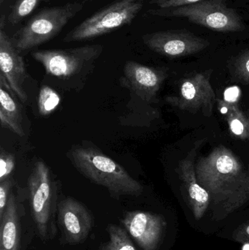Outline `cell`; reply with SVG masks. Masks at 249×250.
I'll return each instance as SVG.
<instances>
[{
    "label": "cell",
    "instance_id": "obj_1",
    "mask_svg": "<svg viewBox=\"0 0 249 250\" xmlns=\"http://www.w3.org/2000/svg\"><path fill=\"white\" fill-rule=\"evenodd\" d=\"M195 171L210 195L213 220H224L249 204V170L229 148H215L197 161Z\"/></svg>",
    "mask_w": 249,
    "mask_h": 250
},
{
    "label": "cell",
    "instance_id": "obj_2",
    "mask_svg": "<svg viewBox=\"0 0 249 250\" xmlns=\"http://www.w3.org/2000/svg\"><path fill=\"white\" fill-rule=\"evenodd\" d=\"M68 156L83 176L106 188L114 196H138L143 192L140 182L122 166L96 148L76 146L70 150Z\"/></svg>",
    "mask_w": 249,
    "mask_h": 250
},
{
    "label": "cell",
    "instance_id": "obj_3",
    "mask_svg": "<svg viewBox=\"0 0 249 250\" xmlns=\"http://www.w3.org/2000/svg\"><path fill=\"white\" fill-rule=\"evenodd\" d=\"M145 0H116L75 26L64 37V42L90 41L133 23Z\"/></svg>",
    "mask_w": 249,
    "mask_h": 250
},
{
    "label": "cell",
    "instance_id": "obj_4",
    "mask_svg": "<svg viewBox=\"0 0 249 250\" xmlns=\"http://www.w3.org/2000/svg\"><path fill=\"white\" fill-rule=\"evenodd\" d=\"M225 0H205L195 4L167 9H149L148 13L159 17L185 18L192 23L219 32H242L245 24L236 10Z\"/></svg>",
    "mask_w": 249,
    "mask_h": 250
},
{
    "label": "cell",
    "instance_id": "obj_5",
    "mask_svg": "<svg viewBox=\"0 0 249 250\" xmlns=\"http://www.w3.org/2000/svg\"><path fill=\"white\" fill-rule=\"evenodd\" d=\"M83 7L82 3L74 1L43 9L16 32L12 38L15 46L22 52L48 42L58 35Z\"/></svg>",
    "mask_w": 249,
    "mask_h": 250
},
{
    "label": "cell",
    "instance_id": "obj_6",
    "mask_svg": "<svg viewBox=\"0 0 249 250\" xmlns=\"http://www.w3.org/2000/svg\"><path fill=\"white\" fill-rule=\"evenodd\" d=\"M28 187L34 220L39 236L46 240L56 232L57 191L51 171L42 160L35 163Z\"/></svg>",
    "mask_w": 249,
    "mask_h": 250
},
{
    "label": "cell",
    "instance_id": "obj_7",
    "mask_svg": "<svg viewBox=\"0 0 249 250\" xmlns=\"http://www.w3.org/2000/svg\"><path fill=\"white\" fill-rule=\"evenodd\" d=\"M103 51L99 44L86 45L67 49L34 51L32 57L42 64L48 76L67 79L88 71Z\"/></svg>",
    "mask_w": 249,
    "mask_h": 250
},
{
    "label": "cell",
    "instance_id": "obj_8",
    "mask_svg": "<svg viewBox=\"0 0 249 250\" xmlns=\"http://www.w3.org/2000/svg\"><path fill=\"white\" fill-rule=\"evenodd\" d=\"M142 40L149 49L171 58L193 55L210 45L207 40L185 29L145 34L142 36Z\"/></svg>",
    "mask_w": 249,
    "mask_h": 250
},
{
    "label": "cell",
    "instance_id": "obj_9",
    "mask_svg": "<svg viewBox=\"0 0 249 250\" xmlns=\"http://www.w3.org/2000/svg\"><path fill=\"white\" fill-rule=\"evenodd\" d=\"M211 71L196 73L184 79L178 96L169 97L168 102L180 109L196 113L202 111L206 117L213 112L216 95L210 82Z\"/></svg>",
    "mask_w": 249,
    "mask_h": 250
},
{
    "label": "cell",
    "instance_id": "obj_10",
    "mask_svg": "<svg viewBox=\"0 0 249 250\" xmlns=\"http://www.w3.org/2000/svg\"><path fill=\"white\" fill-rule=\"evenodd\" d=\"M122 223L143 250H157L167 226L162 215L141 211L127 213Z\"/></svg>",
    "mask_w": 249,
    "mask_h": 250
},
{
    "label": "cell",
    "instance_id": "obj_11",
    "mask_svg": "<svg viewBox=\"0 0 249 250\" xmlns=\"http://www.w3.org/2000/svg\"><path fill=\"white\" fill-rule=\"evenodd\" d=\"M0 70L1 78L18 98L26 102L27 95L24 89L26 70L23 57L16 48L13 40L0 28Z\"/></svg>",
    "mask_w": 249,
    "mask_h": 250
},
{
    "label": "cell",
    "instance_id": "obj_12",
    "mask_svg": "<svg viewBox=\"0 0 249 250\" xmlns=\"http://www.w3.org/2000/svg\"><path fill=\"white\" fill-rule=\"evenodd\" d=\"M58 222L64 237L70 243H80L92 230V217L87 208L73 198L61 201L58 207Z\"/></svg>",
    "mask_w": 249,
    "mask_h": 250
},
{
    "label": "cell",
    "instance_id": "obj_13",
    "mask_svg": "<svg viewBox=\"0 0 249 250\" xmlns=\"http://www.w3.org/2000/svg\"><path fill=\"white\" fill-rule=\"evenodd\" d=\"M165 72L134 61L126 63L123 84L146 102L156 98L164 80Z\"/></svg>",
    "mask_w": 249,
    "mask_h": 250
},
{
    "label": "cell",
    "instance_id": "obj_14",
    "mask_svg": "<svg viewBox=\"0 0 249 250\" xmlns=\"http://www.w3.org/2000/svg\"><path fill=\"white\" fill-rule=\"evenodd\" d=\"M198 146L196 145L185 159L180 163L178 173L187 193V200L195 220H200L210 207L209 192L199 183L194 166V157Z\"/></svg>",
    "mask_w": 249,
    "mask_h": 250
},
{
    "label": "cell",
    "instance_id": "obj_15",
    "mask_svg": "<svg viewBox=\"0 0 249 250\" xmlns=\"http://www.w3.org/2000/svg\"><path fill=\"white\" fill-rule=\"evenodd\" d=\"M19 217L14 194L10 193L0 219V250H19Z\"/></svg>",
    "mask_w": 249,
    "mask_h": 250
},
{
    "label": "cell",
    "instance_id": "obj_16",
    "mask_svg": "<svg viewBox=\"0 0 249 250\" xmlns=\"http://www.w3.org/2000/svg\"><path fill=\"white\" fill-rule=\"evenodd\" d=\"M0 121L4 127L20 136L24 135L21 123V114L18 104L8 91L10 88L0 82Z\"/></svg>",
    "mask_w": 249,
    "mask_h": 250
},
{
    "label": "cell",
    "instance_id": "obj_17",
    "mask_svg": "<svg viewBox=\"0 0 249 250\" xmlns=\"http://www.w3.org/2000/svg\"><path fill=\"white\" fill-rule=\"evenodd\" d=\"M218 107L225 115L232 135L241 140H249V114L241 111L237 104L217 99Z\"/></svg>",
    "mask_w": 249,
    "mask_h": 250
},
{
    "label": "cell",
    "instance_id": "obj_18",
    "mask_svg": "<svg viewBox=\"0 0 249 250\" xmlns=\"http://www.w3.org/2000/svg\"><path fill=\"white\" fill-rule=\"evenodd\" d=\"M109 241L102 246V250H137L127 232L115 225L108 227Z\"/></svg>",
    "mask_w": 249,
    "mask_h": 250
},
{
    "label": "cell",
    "instance_id": "obj_19",
    "mask_svg": "<svg viewBox=\"0 0 249 250\" xmlns=\"http://www.w3.org/2000/svg\"><path fill=\"white\" fill-rule=\"evenodd\" d=\"M61 101L59 95L52 88L43 86L41 88L38 96V110L43 117L52 114L58 106Z\"/></svg>",
    "mask_w": 249,
    "mask_h": 250
},
{
    "label": "cell",
    "instance_id": "obj_20",
    "mask_svg": "<svg viewBox=\"0 0 249 250\" xmlns=\"http://www.w3.org/2000/svg\"><path fill=\"white\" fill-rule=\"evenodd\" d=\"M42 0H16L8 15L9 23L18 24L29 16Z\"/></svg>",
    "mask_w": 249,
    "mask_h": 250
},
{
    "label": "cell",
    "instance_id": "obj_21",
    "mask_svg": "<svg viewBox=\"0 0 249 250\" xmlns=\"http://www.w3.org/2000/svg\"><path fill=\"white\" fill-rule=\"evenodd\" d=\"M232 74L237 79L249 83V49L240 53L231 62Z\"/></svg>",
    "mask_w": 249,
    "mask_h": 250
},
{
    "label": "cell",
    "instance_id": "obj_22",
    "mask_svg": "<svg viewBox=\"0 0 249 250\" xmlns=\"http://www.w3.org/2000/svg\"><path fill=\"white\" fill-rule=\"evenodd\" d=\"M15 167L14 157L11 154L1 151L0 157V181L8 179Z\"/></svg>",
    "mask_w": 249,
    "mask_h": 250
},
{
    "label": "cell",
    "instance_id": "obj_23",
    "mask_svg": "<svg viewBox=\"0 0 249 250\" xmlns=\"http://www.w3.org/2000/svg\"><path fill=\"white\" fill-rule=\"evenodd\" d=\"M205 0H151L150 4L159 9L173 8L195 4Z\"/></svg>",
    "mask_w": 249,
    "mask_h": 250
},
{
    "label": "cell",
    "instance_id": "obj_24",
    "mask_svg": "<svg viewBox=\"0 0 249 250\" xmlns=\"http://www.w3.org/2000/svg\"><path fill=\"white\" fill-rule=\"evenodd\" d=\"M13 186L12 179H7L0 183V219L2 217L10 197V191Z\"/></svg>",
    "mask_w": 249,
    "mask_h": 250
},
{
    "label": "cell",
    "instance_id": "obj_25",
    "mask_svg": "<svg viewBox=\"0 0 249 250\" xmlns=\"http://www.w3.org/2000/svg\"><path fill=\"white\" fill-rule=\"evenodd\" d=\"M241 89L238 86L228 88L224 93L225 101L230 104H237L241 97Z\"/></svg>",
    "mask_w": 249,
    "mask_h": 250
},
{
    "label": "cell",
    "instance_id": "obj_26",
    "mask_svg": "<svg viewBox=\"0 0 249 250\" xmlns=\"http://www.w3.org/2000/svg\"><path fill=\"white\" fill-rule=\"evenodd\" d=\"M232 238L238 242L244 243L249 241V223L241 226L239 229L235 230Z\"/></svg>",
    "mask_w": 249,
    "mask_h": 250
},
{
    "label": "cell",
    "instance_id": "obj_27",
    "mask_svg": "<svg viewBox=\"0 0 249 250\" xmlns=\"http://www.w3.org/2000/svg\"><path fill=\"white\" fill-rule=\"evenodd\" d=\"M243 250H249V242H244Z\"/></svg>",
    "mask_w": 249,
    "mask_h": 250
},
{
    "label": "cell",
    "instance_id": "obj_28",
    "mask_svg": "<svg viewBox=\"0 0 249 250\" xmlns=\"http://www.w3.org/2000/svg\"><path fill=\"white\" fill-rule=\"evenodd\" d=\"M5 0H0V4H2Z\"/></svg>",
    "mask_w": 249,
    "mask_h": 250
},
{
    "label": "cell",
    "instance_id": "obj_29",
    "mask_svg": "<svg viewBox=\"0 0 249 250\" xmlns=\"http://www.w3.org/2000/svg\"></svg>",
    "mask_w": 249,
    "mask_h": 250
}]
</instances>
